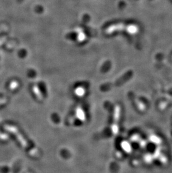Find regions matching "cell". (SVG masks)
Returning <instances> with one entry per match:
<instances>
[{"label": "cell", "mask_w": 172, "mask_h": 173, "mask_svg": "<svg viewBox=\"0 0 172 173\" xmlns=\"http://www.w3.org/2000/svg\"><path fill=\"white\" fill-rule=\"evenodd\" d=\"M24 0H17V1H18V3H21V2H22V1H24Z\"/></svg>", "instance_id": "8992f818"}, {"label": "cell", "mask_w": 172, "mask_h": 173, "mask_svg": "<svg viewBox=\"0 0 172 173\" xmlns=\"http://www.w3.org/2000/svg\"><path fill=\"white\" fill-rule=\"evenodd\" d=\"M131 71H128L124 74L122 76H121V77L118 78L117 80H116L114 82L107 83V84H105L101 85L100 86V89L102 91H106L114 87L121 86L128 81V79L131 77Z\"/></svg>", "instance_id": "6da1fadb"}, {"label": "cell", "mask_w": 172, "mask_h": 173, "mask_svg": "<svg viewBox=\"0 0 172 173\" xmlns=\"http://www.w3.org/2000/svg\"><path fill=\"white\" fill-rule=\"evenodd\" d=\"M33 91L34 92V94L36 95L37 98H38V99L40 100H43V96L42 95L41 91L39 90V89L38 88V87L37 86H34L33 88Z\"/></svg>", "instance_id": "277c9868"}, {"label": "cell", "mask_w": 172, "mask_h": 173, "mask_svg": "<svg viewBox=\"0 0 172 173\" xmlns=\"http://www.w3.org/2000/svg\"><path fill=\"white\" fill-rule=\"evenodd\" d=\"M77 117L80 119H81V121H84L85 120V116H84V113L83 110L81 108H78L77 111Z\"/></svg>", "instance_id": "5b68a950"}, {"label": "cell", "mask_w": 172, "mask_h": 173, "mask_svg": "<svg viewBox=\"0 0 172 173\" xmlns=\"http://www.w3.org/2000/svg\"><path fill=\"white\" fill-rule=\"evenodd\" d=\"M121 108L119 105H116L114 111V123L112 125V131L114 134L116 135L118 132V123L120 117Z\"/></svg>", "instance_id": "3957f363"}, {"label": "cell", "mask_w": 172, "mask_h": 173, "mask_svg": "<svg viewBox=\"0 0 172 173\" xmlns=\"http://www.w3.org/2000/svg\"><path fill=\"white\" fill-rule=\"evenodd\" d=\"M5 128L7 131H9L10 132L12 133L13 135H15L16 138L18 140L19 142L20 143V144L22 145L23 147L25 148L26 149L29 148V144L26 141L25 138L21 135V133L20 132H18V129L16 127L11 125H6L5 126Z\"/></svg>", "instance_id": "7a4b0ae2"}]
</instances>
